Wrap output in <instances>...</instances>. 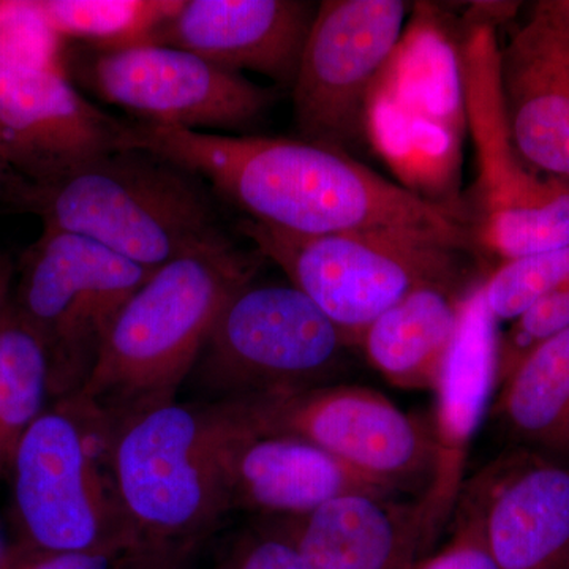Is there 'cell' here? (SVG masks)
<instances>
[{"mask_svg":"<svg viewBox=\"0 0 569 569\" xmlns=\"http://www.w3.org/2000/svg\"><path fill=\"white\" fill-rule=\"evenodd\" d=\"M490 413L520 449L569 463V329L520 362Z\"/></svg>","mask_w":569,"mask_h":569,"instance_id":"44dd1931","label":"cell"},{"mask_svg":"<svg viewBox=\"0 0 569 569\" xmlns=\"http://www.w3.org/2000/svg\"><path fill=\"white\" fill-rule=\"evenodd\" d=\"M481 284H471L463 299L458 332L433 391L437 400L430 432L436 459L421 498L436 538L458 507L468 452L497 392V320Z\"/></svg>","mask_w":569,"mask_h":569,"instance_id":"9a60e30c","label":"cell"},{"mask_svg":"<svg viewBox=\"0 0 569 569\" xmlns=\"http://www.w3.org/2000/svg\"><path fill=\"white\" fill-rule=\"evenodd\" d=\"M402 0H323L291 93L299 138L350 153L366 138L370 93L406 28Z\"/></svg>","mask_w":569,"mask_h":569,"instance_id":"8fae6325","label":"cell"},{"mask_svg":"<svg viewBox=\"0 0 569 569\" xmlns=\"http://www.w3.org/2000/svg\"><path fill=\"white\" fill-rule=\"evenodd\" d=\"M122 127L88 102L66 71L0 54V142L14 170L33 187L119 149Z\"/></svg>","mask_w":569,"mask_h":569,"instance_id":"4fadbf2b","label":"cell"},{"mask_svg":"<svg viewBox=\"0 0 569 569\" xmlns=\"http://www.w3.org/2000/svg\"><path fill=\"white\" fill-rule=\"evenodd\" d=\"M242 233L348 337L419 288L463 287L466 250L403 231L296 236L244 220Z\"/></svg>","mask_w":569,"mask_h":569,"instance_id":"5b68a950","label":"cell"},{"mask_svg":"<svg viewBox=\"0 0 569 569\" xmlns=\"http://www.w3.org/2000/svg\"><path fill=\"white\" fill-rule=\"evenodd\" d=\"M531 17L538 18L569 41V0H539Z\"/></svg>","mask_w":569,"mask_h":569,"instance_id":"4dcf8cb0","label":"cell"},{"mask_svg":"<svg viewBox=\"0 0 569 569\" xmlns=\"http://www.w3.org/2000/svg\"><path fill=\"white\" fill-rule=\"evenodd\" d=\"M280 520L309 569H415L436 539L421 496L348 493Z\"/></svg>","mask_w":569,"mask_h":569,"instance_id":"e0dca14e","label":"cell"},{"mask_svg":"<svg viewBox=\"0 0 569 569\" xmlns=\"http://www.w3.org/2000/svg\"><path fill=\"white\" fill-rule=\"evenodd\" d=\"M317 7L299 0H181L148 43L193 52L236 73L254 71L291 89Z\"/></svg>","mask_w":569,"mask_h":569,"instance_id":"2e32d148","label":"cell"},{"mask_svg":"<svg viewBox=\"0 0 569 569\" xmlns=\"http://www.w3.org/2000/svg\"><path fill=\"white\" fill-rule=\"evenodd\" d=\"M119 149H137L208 181L249 220L284 233L403 231L468 250L459 213L427 201L358 162L301 138L197 132L123 122Z\"/></svg>","mask_w":569,"mask_h":569,"instance_id":"6da1fadb","label":"cell"},{"mask_svg":"<svg viewBox=\"0 0 569 569\" xmlns=\"http://www.w3.org/2000/svg\"><path fill=\"white\" fill-rule=\"evenodd\" d=\"M452 520L455 529L443 549L425 557L415 569H500L477 518L463 505L458 503Z\"/></svg>","mask_w":569,"mask_h":569,"instance_id":"83f0119b","label":"cell"},{"mask_svg":"<svg viewBox=\"0 0 569 569\" xmlns=\"http://www.w3.org/2000/svg\"><path fill=\"white\" fill-rule=\"evenodd\" d=\"M569 329V284L535 302L522 316L509 325L508 331L498 335L497 389L511 377L520 362Z\"/></svg>","mask_w":569,"mask_h":569,"instance_id":"4316f807","label":"cell"},{"mask_svg":"<svg viewBox=\"0 0 569 569\" xmlns=\"http://www.w3.org/2000/svg\"><path fill=\"white\" fill-rule=\"evenodd\" d=\"M569 284V244L503 261L485 282L482 295L498 321L516 320L535 302Z\"/></svg>","mask_w":569,"mask_h":569,"instance_id":"cb8c5ba5","label":"cell"},{"mask_svg":"<svg viewBox=\"0 0 569 569\" xmlns=\"http://www.w3.org/2000/svg\"><path fill=\"white\" fill-rule=\"evenodd\" d=\"M48 397L47 348L9 306L0 321V479L10 470L22 437L43 413Z\"/></svg>","mask_w":569,"mask_h":569,"instance_id":"7402d4cb","label":"cell"},{"mask_svg":"<svg viewBox=\"0 0 569 569\" xmlns=\"http://www.w3.org/2000/svg\"><path fill=\"white\" fill-rule=\"evenodd\" d=\"M14 546H10L6 541L3 535L0 533V569H10L13 563Z\"/></svg>","mask_w":569,"mask_h":569,"instance_id":"d6a6232c","label":"cell"},{"mask_svg":"<svg viewBox=\"0 0 569 569\" xmlns=\"http://www.w3.org/2000/svg\"><path fill=\"white\" fill-rule=\"evenodd\" d=\"M500 89L522 162L569 187V41L531 17L500 47Z\"/></svg>","mask_w":569,"mask_h":569,"instance_id":"ac0fdd59","label":"cell"},{"mask_svg":"<svg viewBox=\"0 0 569 569\" xmlns=\"http://www.w3.org/2000/svg\"><path fill=\"white\" fill-rule=\"evenodd\" d=\"M458 503L498 568L569 569L568 462L518 449L466 481Z\"/></svg>","mask_w":569,"mask_h":569,"instance_id":"5bb4252c","label":"cell"},{"mask_svg":"<svg viewBox=\"0 0 569 569\" xmlns=\"http://www.w3.org/2000/svg\"><path fill=\"white\" fill-rule=\"evenodd\" d=\"M234 402L254 432L313 445L397 493L418 486L422 496L432 478L430 425L376 389L340 381Z\"/></svg>","mask_w":569,"mask_h":569,"instance_id":"30bf717a","label":"cell"},{"mask_svg":"<svg viewBox=\"0 0 569 569\" xmlns=\"http://www.w3.org/2000/svg\"><path fill=\"white\" fill-rule=\"evenodd\" d=\"M111 438L69 403L44 410L10 470L24 539L40 552H86L142 541L123 512L110 467Z\"/></svg>","mask_w":569,"mask_h":569,"instance_id":"52a82bcc","label":"cell"},{"mask_svg":"<svg viewBox=\"0 0 569 569\" xmlns=\"http://www.w3.org/2000/svg\"><path fill=\"white\" fill-rule=\"evenodd\" d=\"M62 39L88 41L96 50L148 43L153 29L170 17L174 0H37Z\"/></svg>","mask_w":569,"mask_h":569,"instance_id":"603a6c76","label":"cell"},{"mask_svg":"<svg viewBox=\"0 0 569 569\" xmlns=\"http://www.w3.org/2000/svg\"><path fill=\"white\" fill-rule=\"evenodd\" d=\"M186 553L146 541L86 552H40L18 545L10 569H183Z\"/></svg>","mask_w":569,"mask_h":569,"instance_id":"d4e9b609","label":"cell"},{"mask_svg":"<svg viewBox=\"0 0 569 569\" xmlns=\"http://www.w3.org/2000/svg\"><path fill=\"white\" fill-rule=\"evenodd\" d=\"M228 482L233 507L282 518L305 516L348 493L397 496L323 449L298 438L254 432L247 422L231 449Z\"/></svg>","mask_w":569,"mask_h":569,"instance_id":"d6986e66","label":"cell"},{"mask_svg":"<svg viewBox=\"0 0 569 569\" xmlns=\"http://www.w3.org/2000/svg\"><path fill=\"white\" fill-rule=\"evenodd\" d=\"M470 288H419L367 326L356 348L388 383L436 391Z\"/></svg>","mask_w":569,"mask_h":569,"instance_id":"ffe728a7","label":"cell"},{"mask_svg":"<svg viewBox=\"0 0 569 569\" xmlns=\"http://www.w3.org/2000/svg\"><path fill=\"white\" fill-rule=\"evenodd\" d=\"M224 569H309L282 520L254 530L236 546Z\"/></svg>","mask_w":569,"mask_h":569,"instance_id":"f1b7e54d","label":"cell"},{"mask_svg":"<svg viewBox=\"0 0 569 569\" xmlns=\"http://www.w3.org/2000/svg\"><path fill=\"white\" fill-rule=\"evenodd\" d=\"M44 228L84 236L142 268L227 238L198 178L137 149H116L33 187Z\"/></svg>","mask_w":569,"mask_h":569,"instance_id":"277c9868","label":"cell"},{"mask_svg":"<svg viewBox=\"0 0 569 569\" xmlns=\"http://www.w3.org/2000/svg\"><path fill=\"white\" fill-rule=\"evenodd\" d=\"M348 337L290 282L242 284L213 325L192 376L211 402L340 383Z\"/></svg>","mask_w":569,"mask_h":569,"instance_id":"8992f818","label":"cell"},{"mask_svg":"<svg viewBox=\"0 0 569 569\" xmlns=\"http://www.w3.org/2000/svg\"><path fill=\"white\" fill-rule=\"evenodd\" d=\"M244 429L234 400L168 403L119 429L112 481L142 541L189 552L233 507L228 462Z\"/></svg>","mask_w":569,"mask_h":569,"instance_id":"3957f363","label":"cell"},{"mask_svg":"<svg viewBox=\"0 0 569 569\" xmlns=\"http://www.w3.org/2000/svg\"><path fill=\"white\" fill-rule=\"evenodd\" d=\"M9 283V269L3 268V266L0 264V321H2V318L6 316L7 309H9L10 306Z\"/></svg>","mask_w":569,"mask_h":569,"instance_id":"1f68e13d","label":"cell"},{"mask_svg":"<svg viewBox=\"0 0 569 569\" xmlns=\"http://www.w3.org/2000/svg\"><path fill=\"white\" fill-rule=\"evenodd\" d=\"M33 183L14 170L0 142V204L28 211Z\"/></svg>","mask_w":569,"mask_h":569,"instance_id":"f546056e","label":"cell"},{"mask_svg":"<svg viewBox=\"0 0 569 569\" xmlns=\"http://www.w3.org/2000/svg\"><path fill=\"white\" fill-rule=\"evenodd\" d=\"M263 260L223 238L153 271L119 310L80 391L59 402L111 440L132 419L176 402L228 299Z\"/></svg>","mask_w":569,"mask_h":569,"instance_id":"7a4b0ae2","label":"cell"},{"mask_svg":"<svg viewBox=\"0 0 569 569\" xmlns=\"http://www.w3.org/2000/svg\"><path fill=\"white\" fill-rule=\"evenodd\" d=\"M152 274L92 239L44 228L10 307L47 348L56 402L80 391L119 310Z\"/></svg>","mask_w":569,"mask_h":569,"instance_id":"9c48e42d","label":"cell"},{"mask_svg":"<svg viewBox=\"0 0 569 569\" xmlns=\"http://www.w3.org/2000/svg\"><path fill=\"white\" fill-rule=\"evenodd\" d=\"M463 110L478 159L475 244L503 261L569 244V187L520 159L500 89V44L490 21L468 29L459 47Z\"/></svg>","mask_w":569,"mask_h":569,"instance_id":"ba28073f","label":"cell"},{"mask_svg":"<svg viewBox=\"0 0 569 569\" xmlns=\"http://www.w3.org/2000/svg\"><path fill=\"white\" fill-rule=\"evenodd\" d=\"M77 58L71 69L82 84L137 122L246 132L264 118L277 96L242 73L163 44L96 50Z\"/></svg>","mask_w":569,"mask_h":569,"instance_id":"7c38bea8","label":"cell"},{"mask_svg":"<svg viewBox=\"0 0 569 569\" xmlns=\"http://www.w3.org/2000/svg\"><path fill=\"white\" fill-rule=\"evenodd\" d=\"M62 40L39 2H0V54L26 66L63 70Z\"/></svg>","mask_w":569,"mask_h":569,"instance_id":"484cf974","label":"cell"}]
</instances>
